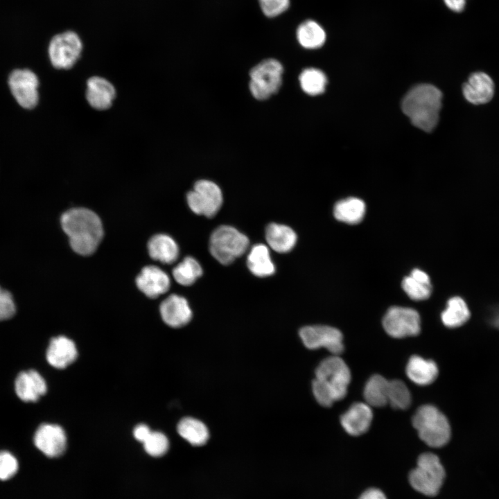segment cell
Listing matches in <instances>:
<instances>
[{
	"label": "cell",
	"instance_id": "cell-1",
	"mask_svg": "<svg viewBox=\"0 0 499 499\" xmlns=\"http://www.w3.org/2000/svg\"><path fill=\"white\" fill-rule=\"evenodd\" d=\"M61 225L71 248L80 255L93 254L103 238L100 219L89 209L74 208L67 211L61 217Z\"/></svg>",
	"mask_w": 499,
	"mask_h": 499
},
{
	"label": "cell",
	"instance_id": "cell-2",
	"mask_svg": "<svg viewBox=\"0 0 499 499\" xmlns=\"http://www.w3.org/2000/svg\"><path fill=\"white\" fill-rule=\"evenodd\" d=\"M350 381L351 372L346 362L336 355L328 357L315 370L313 395L321 405L330 407L345 397Z\"/></svg>",
	"mask_w": 499,
	"mask_h": 499
},
{
	"label": "cell",
	"instance_id": "cell-3",
	"mask_svg": "<svg viewBox=\"0 0 499 499\" xmlns=\"http://www.w3.org/2000/svg\"><path fill=\"white\" fill-rule=\"evenodd\" d=\"M441 100L442 93L437 87L421 84L406 94L401 108L416 128L430 132L438 123Z\"/></svg>",
	"mask_w": 499,
	"mask_h": 499
},
{
	"label": "cell",
	"instance_id": "cell-4",
	"mask_svg": "<svg viewBox=\"0 0 499 499\" xmlns=\"http://www.w3.org/2000/svg\"><path fill=\"white\" fill-rule=\"evenodd\" d=\"M412 422L419 438L430 447H441L450 438V427L447 418L432 405L420 406L413 415Z\"/></svg>",
	"mask_w": 499,
	"mask_h": 499
},
{
	"label": "cell",
	"instance_id": "cell-5",
	"mask_svg": "<svg viewBox=\"0 0 499 499\" xmlns=\"http://www.w3.org/2000/svg\"><path fill=\"white\" fill-rule=\"evenodd\" d=\"M249 243L248 238L236 228L222 225L211 235L209 251L219 263L229 265L247 251Z\"/></svg>",
	"mask_w": 499,
	"mask_h": 499
},
{
	"label": "cell",
	"instance_id": "cell-6",
	"mask_svg": "<svg viewBox=\"0 0 499 499\" xmlns=\"http://www.w3.org/2000/svg\"><path fill=\"white\" fill-rule=\"evenodd\" d=\"M445 471L439 457L432 453L419 455L417 466L409 475L410 484L418 492L428 496L437 495L442 486Z\"/></svg>",
	"mask_w": 499,
	"mask_h": 499
},
{
	"label": "cell",
	"instance_id": "cell-7",
	"mask_svg": "<svg viewBox=\"0 0 499 499\" xmlns=\"http://www.w3.org/2000/svg\"><path fill=\"white\" fill-rule=\"evenodd\" d=\"M283 71L281 64L272 58L254 67L250 73L252 96L258 100H265L277 93L281 85Z\"/></svg>",
	"mask_w": 499,
	"mask_h": 499
},
{
	"label": "cell",
	"instance_id": "cell-8",
	"mask_svg": "<svg viewBox=\"0 0 499 499\" xmlns=\"http://www.w3.org/2000/svg\"><path fill=\"white\" fill-rule=\"evenodd\" d=\"M189 208L198 215L213 217L222 204V194L220 187L214 182L201 180L195 182L193 190L186 195Z\"/></svg>",
	"mask_w": 499,
	"mask_h": 499
},
{
	"label": "cell",
	"instance_id": "cell-9",
	"mask_svg": "<svg viewBox=\"0 0 499 499\" xmlns=\"http://www.w3.org/2000/svg\"><path fill=\"white\" fill-rule=\"evenodd\" d=\"M385 332L394 338L415 336L421 331V319L417 310L410 308L392 306L383 319Z\"/></svg>",
	"mask_w": 499,
	"mask_h": 499
},
{
	"label": "cell",
	"instance_id": "cell-10",
	"mask_svg": "<svg viewBox=\"0 0 499 499\" xmlns=\"http://www.w3.org/2000/svg\"><path fill=\"white\" fill-rule=\"evenodd\" d=\"M82 45L78 35L67 31L53 37L49 46V55L53 66L57 69L72 67L80 57Z\"/></svg>",
	"mask_w": 499,
	"mask_h": 499
},
{
	"label": "cell",
	"instance_id": "cell-11",
	"mask_svg": "<svg viewBox=\"0 0 499 499\" xmlns=\"http://www.w3.org/2000/svg\"><path fill=\"white\" fill-rule=\"evenodd\" d=\"M304 344L310 349L324 347L333 355L338 356L344 350L342 333L332 326H307L299 331Z\"/></svg>",
	"mask_w": 499,
	"mask_h": 499
},
{
	"label": "cell",
	"instance_id": "cell-12",
	"mask_svg": "<svg viewBox=\"0 0 499 499\" xmlns=\"http://www.w3.org/2000/svg\"><path fill=\"white\" fill-rule=\"evenodd\" d=\"M8 84L13 96L22 107L31 109L37 105L39 81L33 72L28 69L15 70L11 73Z\"/></svg>",
	"mask_w": 499,
	"mask_h": 499
},
{
	"label": "cell",
	"instance_id": "cell-13",
	"mask_svg": "<svg viewBox=\"0 0 499 499\" xmlns=\"http://www.w3.org/2000/svg\"><path fill=\"white\" fill-rule=\"evenodd\" d=\"M34 444L46 456L56 457L62 455L66 450L67 436L61 426L45 423L36 430Z\"/></svg>",
	"mask_w": 499,
	"mask_h": 499
},
{
	"label": "cell",
	"instance_id": "cell-14",
	"mask_svg": "<svg viewBox=\"0 0 499 499\" xmlns=\"http://www.w3.org/2000/svg\"><path fill=\"white\" fill-rule=\"evenodd\" d=\"M138 288L150 298H156L166 292L170 286L168 274L155 265L144 267L136 279Z\"/></svg>",
	"mask_w": 499,
	"mask_h": 499
},
{
	"label": "cell",
	"instance_id": "cell-15",
	"mask_svg": "<svg viewBox=\"0 0 499 499\" xmlns=\"http://www.w3.org/2000/svg\"><path fill=\"white\" fill-rule=\"evenodd\" d=\"M159 310L163 321L173 328L187 324L192 317L187 300L175 294L168 296L161 303Z\"/></svg>",
	"mask_w": 499,
	"mask_h": 499
},
{
	"label": "cell",
	"instance_id": "cell-16",
	"mask_svg": "<svg viewBox=\"0 0 499 499\" xmlns=\"http://www.w3.org/2000/svg\"><path fill=\"white\" fill-rule=\"evenodd\" d=\"M464 98L475 105L489 102L494 94V83L491 77L484 72L472 73L462 87Z\"/></svg>",
	"mask_w": 499,
	"mask_h": 499
},
{
	"label": "cell",
	"instance_id": "cell-17",
	"mask_svg": "<svg viewBox=\"0 0 499 499\" xmlns=\"http://www.w3.org/2000/svg\"><path fill=\"white\" fill-rule=\"evenodd\" d=\"M372 418L371 406L366 403L357 402L340 417V423L348 434L359 436L368 430Z\"/></svg>",
	"mask_w": 499,
	"mask_h": 499
},
{
	"label": "cell",
	"instance_id": "cell-18",
	"mask_svg": "<svg viewBox=\"0 0 499 499\" xmlns=\"http://www.w3.org/2000/svg\"><path fill=\"white\" fill-rule=\"evenodd\" d=\"M18 397L25 402L37 401L45 394L47 386L43 377L35 370L21 372L15 383Z\"/></svg>",
	"mask_w": 499,
	"mask_h": 499
},
{
	"label": "cell",
	"instance_id": "cell-19",
	"mask_svg": "<svg viewBox=\"0 0 499 499\" xmlns=\"http://www.w3.org/2000/svg\"><path fill=\"white\" fill-rule=\"evenodd\" d=\"M116 96V90L107 80L93 76L87 82L86 98L96 110H104L111 107Z\"/></svg>",
	"mask_w": 499,
	"mask_h": 499
},
{
	"label": "cell",
	"instance_id": "cell-20",
	"mask_svg": "<svg viewBox=\"0 0 499 499\" xmlns=\"http://www.w3.org/2000/svg\"><path fill=\"white\" fill-rule=\"evenodd\" d=\"M78 356L75 343L65 336L51 339L46 351L48 362L57 369H64L74 362Z\"/></svg>",
	"mask_w": 499,
	"mask_h": 499
},
{
	"label": "cell",
	"instance_id": "cell-21",
	"mask_svg": "<svg viewBox=\"0 0 499 499\" xmlns=\"http://www.w3.org/2000/svg\"><path fill=\"white\" fill-rule=\"evenodd\" d=\"M406 374L410 380L419 385H427L435 381L438 376L436 363L414 355L406 366Z\"/></svg>",
	"mask_w": 499,
	"mask_h": 499
},
{
	"label": "cell",
	"instance_id": "cell-22",
	"mask_svg": "<svg viewBox=\"0 0 499 499\" xmlns=\"http://www.w3.org/2000/svg\"><path fill=\"white\" fill-rule=\"evenodd\" d=\"M148 250L152 259L163 263H174L179 255L176 242L170 236L164 234L153 236L148 241Z\"/></svg>",
	"mask_w": 499,
	"mask_h": 499
},
{
	"label": "cell",
	"instance_id": "cell-23",
	"mask_svg": "<svg viewBox=\"0 0 499 499\" xmlns=\"http://www.w3.org/2000/svg\"><path fill=\"white\" fill-rule=\"evenodd\" d=\"M265 238L269 246L279 253L290 252L297 242V235L290 227L277 223L268 225Z\"/></svg>",
	"mask_w": 499,
	"mask_h": 499
},
{
	"label": "cell",
	"instance_id": "cell-24",
	"mask_svg": "<svg viewBox=\"0 0 499 499\" xmlns=\"http://www.w3.org/2000/svg\"><path fill=\"white\" fill-rule=\"evenodd\" d=\"M247 265L250 272L258 277H266L275 272L268 247L263 244L254 245L247 255Z\"/></svg>",
	"mask_w": 499,
	"mask_h": 499
},
{
	"label": "cell",
	"instance_id": "cell-25",
	"mask_svg": "<svg viewBox=\"0 0 499 499\" xmlns=\"http://www.w3.org/2000/svg\"><path fill=\"white\" fill-rule=\"evenodd\" d=\"M335 218L348 224L360 222L365 213V202L357 198H348L338 202L334 207Z\"/></svg>",
	"mask_w": 499,
	"mask_h": 499
},
{
	"label": "cell",
	"instance_id": "cell-26",
	"mask_svg": "<svg viewBox=\"0 0 499 499\" xmlns=\"http://www.w3.org/2000/svg\"><path fill=\"white\" fill-rule=\"evenodd\" d=\"M389 382L385 377L375 374L365 384L363 396L369 406L383 407L388 403Z\"/></svg>",
	"mask_w": 499,
	"mask_h": 499
},
{
	"label": "cell",
	"instance_id": "cell-27",
	"mask_svg": "<svg viewBox=\"0 0 499 499\" xmlns=\"http://www.w3.org/2000/svg\"><path fill=\"white\" fill-rule=\"evenodd\" d=\"M179 435L193 446H202L206 444L209 435L204 423L193 417H185L177 424Z\"/></svg>",
	"mask_w": 499,
	"mask_h": 499
},
{
	"label": "cell",
	"instance_id": "cell-28",
	"mask_svg": "<svg viewBox=\"0 0 499 499\" xmlns=\"http://www.w3.org/2000/svg\"><path fill=\"white\" fill-rule=\"evenodd\" d=\"M297 39L304 48L315 49L321 47L326 40V33L316 21L306 20L297 29Z\"/></svg>",
	"mask_w": 499,
	"mask_h": 499
},
{
	"label": "cell",
	"instance_id": "cell-29",
	"mask_svg": "<svg viewBox=\"0 0 499 499\" xmlns=\"http://www.w3.org/2000/svg\"><path fill=\"white\" fill-rule=\"evenodd\" d=\"M469 317V309L466 302L459 297L450 298L447 302L446 309L441 315L443 324L449 328L462 325Z\"/></svg>",
	"mask_w": 499,
	"mask_h": 499
},
{
	"label": "cell",
	"instance_id": "cell-30",
	"mask_svg": "<svg viewBox=\"0 0 499 499\" xmlns=\"http://www.w3.org/2000/svg\"><path fill=\"white\" fill-rule=\"evenodd\" d=\"M202 268L193 257L187 256L173 270L175 280L180 285L191 286L202 276Z\"/></svg>",
	"mask_w": 499,
	"mask_h": 499
},
{
	"label": "cell",
	"instance_id": "cell-31",
	"mask_svg": "<svg viewBox=\"0 0 499 499\" xmlns=\"http://www.w3.org/2000/svg\"><path fill=\"white\" fill-rule=\"evenodd\" d=\"M299 79L303 91L312 96L323 93L327 83L326 75L321 70L315 68L304 69Z\"/></svg>",
	"mask_w": 499,
	"mask_h": 499
},
{
	"label": "cell",
	"instance_id": "cell-32",
	"mask_svg": "<svg viewBox=\"0 0 499 499\" xmlns=\"http://www.w3.org/2000/svg\"><path fill=\"white\" fill-rule=\"evenodd\" d=\"M388 403L394 409L406 410L411 404V394L406 385L400 380L389 382Z\"/></svg>",
	"mask_w": 499,
	"mask_h": 499
},
{
	"label": "cell",
	"instance_id": "cell-33",
	"mask_svg": "<svg viewBox=\"0 0 499 499\" xmlns=\"http://www.w3.org/2000/svg\"><path fill=\"white\" fill-rule=\"evenodd\" d=\"M401 285L408 297L416 301L428 299L432 292L431 283L421 282L410 275L403 279Z\"/></svg>",
	"mask_w": 499,
	"mask_h": 499
},
{
	"label": "cell",
	"instance_id": "cell-34",
	"mask_svg": "<svg viewBox=\"0 0 499 499\" xmlns=\"http://www.w3.org/2000/svg\"><path fill=\"white\" fill-rule=\"evenodd\" d=\"M146 452L153 457L164 455L169 447L167 437L161 432L152 431L143 443Z\"/></svg>",
	"mask_w": 499,
	"mask_h": 499
},
{
	"label": "cell",
	"instance_id": "cell-35",
	"mask_svg": "<svg viewBox=\"0 0 499 499\" xmlns=\"http://www.w3.org/2000/svg\"><path fill=\"white\" fill-rule=\"evenodd\" d=\"M18 470L16 457L7 451L0 452V480H6L12 478Z\"/></svg>",
	"mask_w": 499,
	"mask_h": 499
},
{
	"label": "cell",
	"instance_id": "cell-36",
	"mask_svg": "<svg viewBox=\"0 0 499 499\" xmlns=\"http://www.w3.org/2000/svg\"><path fill=\"white\" fill-rule=\"evenodd\" d=\"M259 1L263 12L269 17L281 15L290 6V0H259Z\"/></svg>",
	"mask_w": 499,
	"mask_h": 499
},
{
	"label": "cell",
	"instance_id": "cell-37",
	"mask_svg": "<svg viewBox=\"0 0 499 499\" xmlns=\"http://www.w3.org/2000/svg\"><path fill=\"white\" fill-rule=\"evenodd\" d=\"M16 312L12 295L0 287V321L11 318Z\"/></svg>",
	"mask_w": 499,
	"mask_h": 499
},
{
	"label": "cell",
	"instance_id": "cell-38",
	"mask_svg": "<svg viewBox=\"0 0 499 499\" xmlns=\"http://www.w3.org/2000/svg\"><path fill=\"white\" fill-rule=\"evenodd\" d=\"M151 432L152 430L146 424H139L134 428L133 435L137 441L143 443Z\"/></svg>",
	"mask_w": 499,
	"mask_h": 499
},
{
	"label": "cell",
	"instance_id": "cell-39",
	"mask_svg": "<svg viewBox=\"0 0 499 499\" xmlns=\"http://www.w3.org/2000/svg\"><path fill=\"white\" fill-rule=\"evenodd\" d=\"M358 499H387L385 493L377 488H369L365 491Z\"/></svg>",
	"mask_w": 499,
	"mask_h": 499
},
{
	"label": "cell",
	"instance_id": "cell-40",
	"mask_svg": "<svg viewBox=\"0 0 499 499\" xmlns=\"http://www.w3.org/2000/svg\"><path fill=\"white\" fill-rule=\"evenodd\" d=\"M448 8L454 12H462L466 4V0H444Z\"/></svg>",
	"mask_w": 499,
	"mask_h": 499
},
{
	"label": "cell",
	"instance_id": "cell-41",
	"mask_svg": "<svg viewBox=\"0 0 499 499\" xmlns=\"http://www.w3.org/2000/svg\"><path fill=\"white\" fill-rule=\"evenodd\" d=\"M413 278L426 283H430V280L428 275L423 271L419 269H414L410 274Z\"/></svg>",
	"mask_w": 499,
	"mask_h": 499
}]
</instances>
